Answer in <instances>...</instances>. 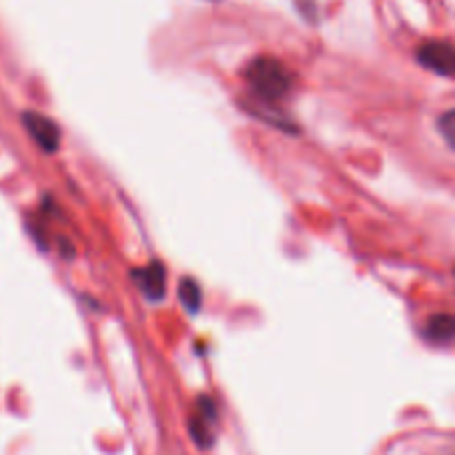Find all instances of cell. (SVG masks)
Segmentation results:
<instances>
[{"label":"cell","instance_id":"cell-4","mask_svg":"<svg viewBox=\"0 0 455 455\" xmlns=\"http://www.w3.org/2000/svg\"><path fill=\"white\" fill-rule=\"evenodd\" d=\"M133 283L145 293L147 300H163L167 293V271L158 260L133 271Z\"/></svg>","mask_w":455,"mask_h":455},{"label":"cell","instance_id":"cell-7","mask_svg":"<svg viewBox=\"0 0 455 455\" xmlns=\"http://www.w3.org/2000/svg\"><path fill=\"white\" fill-rule=\"evenodd\" d=\"M178 296H180V302L185 305V309L189 314H198L200 307H203V291H200V284L196 280H180V284H178Z\"/></svg>","mask_w":455,"mask_h":455},{"label":"cell","instance_id":"cell-1","mask_svg":"<svg viewBox=\"0 0 455 455\" xmlns=\"http://www.w3.org/2000/svg\"><path fill=\"white\" fill-rule=\"evenodd\" d=\"M247 83L260 102H275L293 89V76L278 58L260 56L249 62Z\"/></svg>","mask_w":455,"mask_h":455},{"label":"cell","instance_id":"cell-3","mask_svg":"<svg viewBox=\"0 0 455 455\" xmlns=\"http://www.w3.org/2000/svg\"><path fill=\"white\" fill-rule=\"evenodd\" d=\"M22 124L40 149L47 151V154H56L58 147H60V129L52 118L38 114V111H25Z\"/></svg>","mask_w":455,"mask_h":455},{"label":"cell","instance_id":"cell-6","mask_svg":"<svg viewBox=\"0 0 455 455\" xmlns=\"http://www.w3.org/2000/svg\"><path fill=\"white\" fill-rule=\"evenodd\" d=\"M212 427H213V420L200 416V413L194 411V416L189 418V434L200 449H209L213 444Z\"/></svg>","mask_w":455,"mask_h":455},{"label":"cell","instance_id":"cell-8","mask_svg":"<svg viewBox=\"0 0 455 455\" xmlns=\"http://www.w3.org/2000/svg\"><path fill=\"white\" fill-rule=\"evenodd\" d=\"M438 129H440V133H443L444 142H447L451 149H455V109L440 116Z\"/></svg>","mask_w":455,"mask_h":455},{"label":"cell","instance_id":"cell-2","mask_svg":"<svg viewBox=\"0 0 455 455\" xmlns=\"http://www.w3.org/2000/svg\"><path fill=\"white\" fill-rule=\"evenodd\" d=\"M418 60L434 74L455 78V44L447 40H429L418 49Z\"/></svg>","mask_w":455,"mask_h":455},{"label":"cell","instance_id":"cell-5","mask_svg":"<svg viewBox=\"0 0 455 455\" xmlns=\"http://www.w3.org/2000/svg\"><path fill=\"white\" fill-rule=\"evenodd\" d=\"M425 338L434 345H449L455 340V315L453 314H435L427 320Z\"/></svg>","mask_w":455,"mask_h":455}]
</instances>
